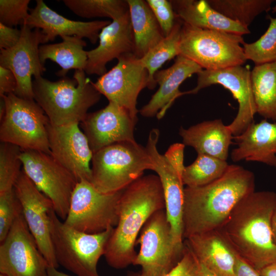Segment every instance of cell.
Returning <instances> with one entry per match:
<instances>
[{
  "instance_id": "obj_1",
  "label": "cell",
  "mask_w": 276,
  "mask_h": 276,
  "mask_svg": "<svg viewBox=\"0 0 276 276\" xmlns=\"http://www.w3.org/2000/svg\"><path fill=\"white\" fill-rule=\"evenodd\" d=\"M254 173L229 165L224 173L202 186L184 189L183 238L218 230L237 203L255 191Z\"/></svg>"
},
{
  "instance_id": "obj_2",
  "label": "cell",
  "mask_w": 276,
  "mask_h": 276,
  "mask_svg": "<svg viewBox=\"0 0 276 276\" xmlns=\"http://www.w3.org/2000/svg\"><path fill=\"white\" fill-rule=\"evenodd\" d=\"M276 193L253 192L241 200L217 231L234 251L258 271L276 262L271 221Z\"/></svg>"
},
{
  "instance_id": "obj_3",
  "label": "cell",
  "mask_w": 276,
  "mask_h": 276,
  "mask_svg": "<svg viewBox=\"0 0 276 276\" xmlns=\"http://www.w3.org/2000/svg\"><path fill=\"white\" fill-rule=\"evenodd\" d=\"M165 209L163 189L157 175L141 176L126 187L118 205V221L107 243L104 256L116 269L133 264L135 246L143 226L155 212Z\"/></svg>"
},
{
  "instance_id": "obj_4",
  "label": "cell",
  "mask_w": 276,
  "mask_h": 276,
  "mask_svg": "<svg viewBox=\"0 0 276 276\" xmlns=\"http://www.w3.org/2000/svg\"><path fill=\"white\" fill-rule=\"evenodd\" d=\"M33 90L34 100L56 126L81 123L101 95L82 70H75L73 79L65 76L53 82L42 76L34 78Z\"/></svg>"
},
{
  "instance_id": "obj_5",
  "label": "cell",
  "mask_w": 276,
  "mask_h": 276,
  "mask_svg": "<svg viewBox=\"0 0 276 276\" xmlns=\"http://www.w3.org/2000/svg\"><path fill=\"white\" fill-rule=\"evenodd\" d=\"M91 163L90 182L103 193L124 189L154 167L146 148L136 141L106 146L93 153Z\"/></svg>"
},
{
  "instance_id": "obj_6",
  "label": "cell",
  "mask_w": 276,
  "mask_h": 276,
  "mask_svg": "<svg viewBox=\"0 0 276 276\" xmlns=\"http://www.w3.org/2000/svg\"><path fill=\"white\" fill-rule=\"evenodd\" d=\"M51 240L59 265L77 276H99L98 261L104 256L113 227L102 232L88 234L62 221L54 209L49 212Z\"/></svg>"
},
{
  "instance_id": "obj_7",
  "label": "cell",
  "mask_w": 276,
  "mask_h": 276,
  "mask_svg": "<svg viewBox=\"0 0 276 276\" xmlns=\"http://www.w3.org/2000/svg\"><path fill=\"white\" fill-rule=\"evenodd\" d=\"M244 42L241 35L198 28L183 22L179 55L207 70L242 65L247 60L241 45Z\"/></svg>"
},
{
  "instance_id": "obj_8",
  "label": "cell",
  "mask_w": 276,
  "mask_h": 276,
  "mask_svg": "<svg viewBox=\"0 0 276 276\" xmlns=\"http://www.w3.org/2000/svg\"><path fill=\"white\" fill-rule=\"evenodd\" d=\"M6 104L1 121L0 140L22 150H36L51 154L47 130L49 120L34 100L14 93L2 97Z\"/></svg>"
},
{
  "instance_id": "obj_9",
  "label": "cell",
  "mask_w": 276,
  "mask_h": 276,
  "mask_svg": "<svg viewBox=\"0 0 276 276\" xmlns=\"http://www.w3.org/2000/svg\"><path fill=\"white\" fill-rule=\"evenodd\" d=\"M140 250L133 263L141 267V276H164L180 260L184 245L174 241L165 209L147 220L136 240Z\"/></svg>"
},
{
  "instance_id": "obj_10",
  "label": "cell",
  "mask_w": 276,
  "mask_h": 276,
  "mask_svg": "<svg viewBox=\"0 0 276 276\" xmlns=\"http://www.w3.org/2000/svg\"><path fill=\"white\" fill-rule=\"evenodd\" d=\"M123 190L103 193L90 182L79 181L73 192L68 214L63 221L76 229L88 234L114 227L118 221V205Z\"/></svg>"
},
{
  "instance_id": "obj_11",
  "label": "cell",
  "mask_w": 276,
  "mask_h": 276,
  "mask_svg": "<svg viewBox=\"0 0 276 276\" xmlns=\"http://www.w3.org/2000/svg\"><path fill=\"white\" fill-rule=\"evenodd\" d=\"M22 170L37 189L52 201L58 217L64 221L73 192L78 182L76 177L51 154L36 150H22Z\"/></svg>"
},
{
  "instance_id": "obj_12",
  "label": "cell",
  "mask_w": 276,
  "mask_h": 276,
  "mask_svg": "<svg viewBox=\"0 0 276 276\" xmlns=\"http://www.w3.org/2000/svg\"><path fill=\"white\" fill-rule=\"evenodd\" d=\"M49 267L22 213L19 214L1 243L0 274L5 276H50Z\"/></svg>"
},
{
  "instance_id": "obj_13",
  "label": "cell",
  "mask_w": 276,
  "mask_h": 276,
  "mask_svg": "<svg viewBox=\"0 0 276 276\" xmlns=\"http://www.w3.org/2000/svg\"><path fill=\"white\" fill-rule=\"evenodd\" d=\"M197 75L196 86L186 91L195 94L201 89L213 84H219L228 89L239 104L238 113L227 125L233 136L242 134L254 122L257 108L254 100L251 71L242 65H236L216 70H202Z\"/></svg>"
},
{
  "instance_id": "obj_14",
  "label": "cell",
  "mask_w": 276,
  "mask_h": 276,
  "mask_svg": "<svg viewBox=\"0 0 276 276\" xmlns=\"http://www.w3.org/2000/svg\"><path fill=\"white\" fill-rule=\"evenodd\" d=\"M93 84L109 102L125 108L137 117V99L140 92L148 87V73L140 58L133 53H128L120 56L117 64Z\"/></svg>"
},
{
  "instance_id": "obj_15",
  "label": "cell",
  "mask_w": 276,
  "mask_h": 276,
  "mask_svg": "<svg viewBox=\"0 0 276 276\" xmlns=\"http://www.w3.org/2000/svg\"><path fill=\"white\" fill-rule=\"evenodd\" d=\"M20 30L21 35L18 43L11 49L1 50L0 66L11 70L15 76V95L34 100L32 77H41L45 71L39 58V44L48 41L40 29H31L24 25Z\"/></svg>"
},
{
  "instance_id": "obj_16",
  "label": "cell",
  "mask_w": 276,
  "mask_h": 276,
  "mask_svg": "<svg viewBox=\"0 0 276 276\" xmlns=\"http://www.w3.org/2000/svg\"><path fill=\"white\" fill-rule=\"evenodd\" d=\"M14 189L38 248L50 267L57 269L59 265L55 255L50 227L49 212L54 209L52 201L37 189L22 170Z\"/></svg>"
},
{
  "instance_id": "obj_17",
  "label": "cell",
  "mask_w": 276,
  "mask_h": 276,
  "mask_svg": "<svg viewBox=\"0 0 276 276\" xmlns=\"http://www.w3.org/2000/svg\"><path fill=\"white\" fill-rule=\"evenodd\" d=\"M79 124L47 126L51 156L71 172L78 181L91 179L93 152L88 140L80 129Z\"/></svg>"
},
{
  "instance_id": "obj_18",
  "label": "cell",
  "mask_w": 276,
  "mask_h": 276,
  "mask_svg": "<svg viewBox=\"0 0 276 276\" xmlns=\"http://www.w3.org/2000/svg\"><path fill=\"white\" fill-rule=\"evenodd\" d=\"M137 120L125 108L109 102L104 108L88 113L81 125L94 153L115 143L135 141Z\"/></svg>"
},
{
  "instance_id": "obj_19",
  "label": "cell",
  "mask_w": 276,
  "mask_h": 276,
  "mask_svg": "<svg viewBox=\"0 0 276 276\" xmlns=\"http://www.w3.org/2000/svg\"><path fill=\"white\" fill-rule=\"evenodd\" d=\"M159 136L158 129H152L149 134L146 149L153 163L163 189L165 211L172 235L178 245H184L183 238V212L184 189L181 176L157 150Z\"/></svg>"
},
{
  "instance_id": "obj_20",
  "label": "cell",
  "mask_w": 276,
  "mask_h": 276,
  "mask_svg": "<svg viewBox=\"0 0 276 276\" xmlns=\"http://www.w3.org/2000/svg\"><path fill=\"white\" fill-rule=\"evenodd\" d=\"M98 45L87 51L85 72L100 76L107 72L106 64L122 55L134 52V41L129 12L113 20L101 31Z\"/></svg>"
},
{
  "instance_id": "obj_21",
  "label": "cell",
  "mask_w": 276,
  "mask_h": 276,
  "mask_svg": "<svg viewBox=\"0 0 276 276\" xmlns=\"http://www.w3.org/2000/svg\"><path fill=\"white\" fill-rule=\"evenodd\" d=\"M34 8L29 10V15L24 25L31 29H39L45 35L48 42L57 36H75L86 38L92 44L99 39L102 29L109 20L90 21L69 19L50 9L42 0H37Z\"/></svg>"
},
{
  "instance_id": "obj_22",
  "label": "cell",
  "mask_w": 276,
  "mask_h": 276,
  "mask_svg": "<svg viewBox=\"0 0 276 276\" xmlns=\"http://www.w3.org/2000/svg\"><path fill=\"white\" fill-rule=\"evenodd\" d=\"M202 70L195 62L181 55L177 56L171 66L154 74V79L159 88L148 103L140 109V114L146 118L156 116L157 119H162L175 100L186 95L185 91L179 89L182 83Z\"/></svg>"
},
{
  "instance_id": "obj_23",
  "label": "cell",
  "mask_w": 276,
  "mask_h": 276,
  "mask_svg": "<svg viewBox=\"0 0 276 276\" xmlns=\"http://www.w3.org/2000/svg\"><path fill=\"white\" fill-rule=\"evenodd\" d=\"M233 139L237 144L231 153L233 162H258L276 168V122H254Z\"/></svg>"
},
{
  "instance_id": "obj_24",
  "label": "cell",
  "mask_w": 276,
  "mask_h": 276,
  "mask_svg": "<svg viewBox=\"0 0 276 276\" xmlns=\"http://www.w3.org/2000/svg\"><path fill=\"white\" fill-rule=\"evenodd\" d=\"M185 242L210 271L218 276H235L236 254L218 231L195 235Z\"/></svg>"
},
{
  "instance_id": "obj_25",
  "label": "cell",
  "mask_w": 276,
  "mask_h": 276,
  "mask_svg": "<svg viewBox=\"0 0 276 276\" xmlns=\"http://www.w3.org/2000/svg\"><path fill=\"white\" fill-rule=\"evenodd\" d=\"M179 134L182 143L204 154L226 160L233 135L221 119L203 121L188 128L181 127Z\"/></svg>"
},
{
  "instance_id": "obj_26",
  "label": "cell",
  "mask_w": 276,
  "mask_h": 276,
  "mask_svg": "<svg viewBox=\"0 0 276 276\" xmlns=\"http://www.w3.org/2000/svg\"><path fill=\"white\" fill-rule=\"evenodd\" d=\"M177 18L183 23L198 28L217 30L242 36L249 30L223 15L206 0H171Z\"/></svg>"
},
{
  "instance_id": "obj_27",
  "label": "cell",
  "mask_w": 276,
  "mask_h": 276,
  "mask_svg": "<svg viewBox=\"0 0 276 276\" xmlns=\"http://www.w3.org/2000/svg\"><path fill=\"white\" fill-rule=\"evenodd\" d=\"M126 1L134 38V54L141 58L165 36L146 1Z\"/></svg>"
},
{
  "instance_id": "obj_28",
  "label": "cell",
  "mask_w": 276,
  "mask_h": 276,
  "mask_svg": "<svg viewBox=\"0 0 276 276\" xmlns=\"http://www.w3.org/2000/svg\"><path fill=\"white\" fill-rule=\"evenodd\" d=\"M59 43L44 44L39 49V58L44 65L47 60H51L61 67L56 74L64 77L70 70L84 71L87 61V51L84 50L86 41L79 37L63 36Z\"/></svg>"
},
{
  "instance_id": "obj_29",
  "label": "cell",
  "mask_w": 276,
  "mask_h": 276,
  "mask_svg": "<svg viewBox=\"0 0 276 276\" xmlns=\"http://www.w3.org/2000/svg\"><path fill=\"white\" fill-rule=\"evenodd\" d=\"M251 79L257 113L276 122V61L255 65Z\"/></svg>"
},
{
  "instance_id": "obj_30",
  "label": "cell",
  "mask_w": 276,
  "mask_h": 276,
  "mask_svg": "<svg viewBox=\"0 0 276 276\" xmlns=\"http://www.w3.org/2000/svg\"><path fill=\"white\" fill-rule=\"evenodd\" d=\"M183 22L177 18L171 33L140 58L143 66L148 73V88L152 89L157 84L154 76L167 61L179 55V44Z\"/></svg>"
},
{
  "instance_id": "obj_31",
  "label": "cell",
  "mask_w": 276,
  "mask_h": 276,
  "mask_svg": "<svg viewBox=\"0 0 276 276\" xmlns=\"http://www.w3.org/2000/svg\"><path fill=\"white\" fill-rule=\"evenodd\" d=\"M215 10L245 28L261 13L271 9L272 0H206Z\"/></svg>"
},
{
  "instance_id": "obj_32",
  "label": "cell",
  "mask_w": 276,
  "mask_h": 276,
  "mask_svg": "<svg viewBox=\"0 0 276 276\" xmlns=\"http://www.w3.org/2000/svg\"><path fill=\"white\" fill-rule=\"evenodd\" d=\"M228 165L226 160L206 154H198L191 165L185 166L182 174V182L189 187L207 185L221 177Z\"/></svg>"
},
{
  "instance_id": "obj_33",
  "label": "cell",
  "mask_w": 276,
  "mask_h": 276,
  "mask_svg": "<svg viewBox=\"0 0 276 276\" xmlns=\"http://www.w3.org/2000/svg\"><path fill=\"white\" fill-rule=\"evenodd\" d=\"M62 2L73 13L83 18L108 17L113 20L129 12L126 0H63Z\"/></svg>"
},
{
  "instance_id": "obj_34",
  "label": "cell",
  "mask_w": 276,
  "mask_h": 276,
  "mask_svg": "<svg viewBox=\"0 0 276 276\" xmlns=\"http://www.w3.org/2000/svg\"><path fill=\"white\" fill-rule=\"evenodd\" d=\"M268 18L269 25L264 34L257 41L242 45L246 59L255 65L276 61V17Z\"/></svg>"
},
{
  "instance_id": "obj_35",
  "label": "cell",
  "mask_w": 276,
  "mask_h": 276,
  "mask_svg": "<svg viewBox=\"0 0 276 276\" xmlns=\"http://www.w3.org/2000/svg\"><path fill=\"white\" fill-rule=\"evenodd\" d=\"M22 150L11 144H0V194L11 191L22 170Z\"/></svg>"
},
{
  "instance_id": "obj_36",
  "label": "cell",
  "mask_w": 276,
  "mask_h": 276,
  "mask_svg": "<svg viewBox=\"0 0 276 276\" xmlns=\"http://www.w3.org/2000/svg\"><path fill=\"white\" fill-rule=\"evenodd\" d=\"M22 213L21 204L14 188L0 194V242L7 237L15 219Z\"/></svg>"
},
{
  "instance_id": "obj_37",
  "label": "cell",
  "mask_w": 276,
  "mask_h": 276,
  "mask_svg": "<svg viewBox=\"0 0 276 276\" xmlns=\"http://www.w3.org/2000/svg\"><path fill=\"white\" fill-rule=\"evenodd\" d=\"M30 0H1L0 23L12 28L24 25L29 17Z\"/></svg>"
},
{
  "instance_id": "obj_38",
  "label": "cell",
  "mask_w": 276,
  "mask_h": 276,
  "mask_svg": "<svg viewBox=\"0 0 276 276\" xmlns=\"http://www.w3.org/2000/svg\"><path fill=\"white\" fill-rule=\"evenodd\" d=\"M165 37L172 31L177 19L170 1L147 0Z\"/></svg>"
},
{
  "instance_id": "obj_39",
  "label": "cell",
  "mask_w": 276,
  "mask_h": 276,
  "mask_svg": "<svg viewBox=\"0 0 276 276\" xmlns=\"http://www.w3.org/2000/svg\"><path fill=\"white\" fill-rule=\"evenodd\" d=\"M164 276H202L201 264L185 242L180 260Z\"/></svg>"
},
{
  "instance_id": "obj_40",
  "label": "cell",
  "mask_w": 276,
  "mask_h": 276,
  "mask_svg": "<svg viewBox=\"0 0 276 276\" xmlns=\"http://www.w3.org/2000/svg\"><path fill=\"white\" fill-rule=\"evenodd\" d=\"M185 145L183 143H174L170 146L165 152L164 156L181 176L185 169L184 165V149Z\"/></svg>"
},
{
  "instance_id": "obj_41",
  "label": "cell",
  "mask_w": 276,
  "mask_h": 276,
  "mask_svg": "<svg viewBox=\"0 0 276 276\" xmlns=\"http://www.w3.org/2000/svg\"><path fill=\"white\" fill-rule=\"evenodd\" d=\"M21 30L6 26L0 23V49L8 50L13 48L19 42Z\"/></svg>"
},
{
  "instance_id": "obj_42",
  "label": "cell",
  "mask_w": 276,
  "mask_h": 276,
  "mask_svg": "<svg viewBox=\"0 0 276 276\" xmlns=\"http://www.w3.org/2000/svg\"><path fill=\"white\" fill-rule=\"evenodd\" d=\"M17 87V80L13 72L0 66V97L14 93Z\"/></svg>"
},
{
  "instance_id": "obj_43",
  "label": "cell",
  "mask_w": 276,
  "mask_h": 276,
  "mask_svg": "<svg viewBox=\"0 0 276 276\" xmlns=\"http://www.w3.org/2000/svg\"><path fill=\"white\" fill-rule=\"evenodd\" d=\"M235 276H261L256 270L236 254Z\"/></svg>"
},
{
  "instance_id": "obj_44",
  "label": "cell",
  "mask_w": 276,
  "mask_h": 276,
  "mask_svg": "<svg viewBox=\"0 0 276 276\" xmlns=\"http://www.w3.org/2000/svg\"><path fill=\"white\" fill-rule=\"evenodd\" d=\"M259 273L261 276H276V262L265 267Z\"/></svg>"
},
{
  "instance_id": "obj_45",
  "label": "cell",
  "mask_w": 276,
  "mask_h": 276,
  "mask_svg": "<svg viewBox=\"0 0 276 276\" xmlns=\"http://www.w3.org/2000/svg\"><path fill=\"white\" fill-rule=\"evenodd\" d=\"M48 272L50 276H72L58 270L57 268L52 267H49ZM126 276H141V273L132 272L129 273Z\"/></svg>"
},
{
  "instance_id": "obj_46",
  "label": "cell",
  "mask_w": 276,
  "mask_h": 276,
  "mask_svg": "<svg viewBox=\"0 0 276 276\" xmlns=\"http://www.w3.org/2000/svg\"><path fill=\"white\" fill-rule=\"evenodd\" d=\"M272 238L274 244L276 246V210L271 221Z\"/></svg>"
},
{
  "instance_id": "obj_47",
  "label": "cell",
  "mask_w": 276,
  "mask_h": 276,
  "mask_svg": "<svg viewBox=\"0 0 276 276\" xmlns=\"http://www.w3.org/2000/svg\"><path fill=\"white\" fill-rule=\"evenodd\" d=\"M6 111V104L5 102L3 97H1V101H0V120H1L3 117L4 116V114L5 113Z\"/></svg>"
},
{
  "instance_id": "obj_48",
  "label": "cell",
  "mask_w": 276,
  "mask_h": 276,
  "mask_svg": "<svg viewBox=\"0 0 276 276\" xmlns=\"http://www.w3.org/2000/svg\"><path fill=\"white\" fill-rule=\"evenodd\" d=\"M201 264V263H200ZM202 276H218L201 264Z\"/></svg>"
},
{
  "instance_id": "obj_49",
  "label": "cell",
  "mask_w": 276,
  "mask_h": 276,
  "mask_svg": "<svg viewBox=\"0 0 276 276\" xmlns=\"http://www.w3.org/2000/svg\"><path fill=\"white\" fill-rule=\"evenodd\" d=\"M272 12H276V5L273 7H272Z\"/></svg>"
},
{
  "instance_id": "obj_50",
  "label": "cell",
  "mask_w": 276,
  "mask_h": 276,
  "mask_svg": "<svg viewBox=\"0 0 276 276\" xmlns=\"http://www.w3.org/2000/svg\"><path fill=\"white\" fill-rule=\"evenodd\" d=\"M0 276H5V275H4L3 274H0Z\"/></svg>"
},
{
  "instance_id": "obj_51",
  "label": "cell",
  "mask_w": 276,
  "mask_h": 276,
  "mask_svg": "<svg viewBox=\"0 0 276 276\" xmlns=\"http://www.w3.org/2000/svg\"></svg>"
}]
</instances>
